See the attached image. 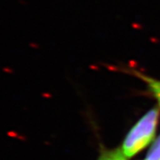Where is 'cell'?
Here are the masks:
<instances>
[{"label":"cell","mask_w":160,"mask_h":160,"mask_svg":"<svg viewBox=\"0 0 160 160\" xmlns=\"http://www.w3.org/2000/svg\"><path fill=\"white\" fill-rule=\"evenodd\" d=\"M159 114L158 107L149 109L128 132L120 148L126 158L134 157L153 140L158 124Z\"/></svg>","instance_id":"1"},{"label":"cell","mask_w":160,"mask_h":160,"mask_svg":"<svg viewBox=\"0 0 160 160\" xmlns=\"http://www.w3.org/2000/svg\"><path fill=\"white\" fill-rule=\"evenodd\" d=\"M133 75L136 76L139 78H141L147 85L149 91L151 92V93L157 99L160 107V80L148 77V76L142 74L141 72H138V71H133Z\"/></svg>","instance_id":"2"},{"label":"cell","mask_w":160,"mask_h":160,"mask_svg":"<svg viewBox=\"0 0 160 160\" xmlns=\"http://www.w3.org/2000/svg\"><path fill=\"white\" fill-rule=\"evenodd\" d=\"M97 160H127V158L122 153L121 149H116L102 151Z\"/></svg>","instance_id":"3"},{"label":"cell","mask_w":160,"mask_h":160,"mask_svg":"<svg viewBox=\"0 0 160 160\" xmlns=\"http://www.w3.org/2000/svg\"><path fill=\"white\" fill-rule=\"evenodd\" d=\"M144 160H160V135L152 144Z\"/></svg>","instance_id":"4"}]
</instances>
